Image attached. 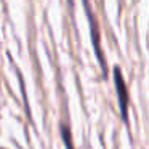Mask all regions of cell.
<instances>
[{
	"instance_id": "obj_1",
	"label": "cell",
	"mask_w": 149,
	"mask_h": 149,
	"mask_svg": "<svg viewBox=\"0 0 149 149\" xmlns=\"http://www.w3.org/2000/svg\"><path fill=\"white\" fill-rule=\"evenodd\" d=\"M114 77H116V87H117V95H119V103H120V109H122V116L123 119L127 117V90H125V84L123 79L120 75V71L116 68L114 71Z\"/></svg>"
}]
</instances>
